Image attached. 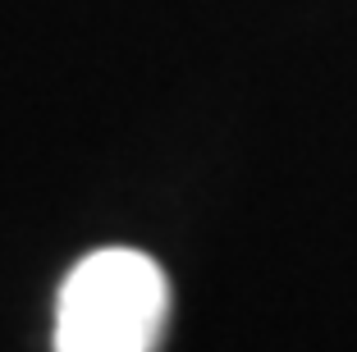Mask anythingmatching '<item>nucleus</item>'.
I'll return each mask as SVG.
<instances>
[{
    "label": "nucleus",
    "instance_id": "obj_1",
    "mask_svg": "<svg viewBox=\"0 0 357 352\" xmlns=\"http://www.w3.org/2000/svg\"><path fill=\"white\" fill-rule=\"evenodd\" d=\"M165 307L169 289L156 261L133 247H101L60 289L55 352H151Z\"/></svg>",
    "mask_w": 357,
    "mask_h": 352
}]
</instances>
